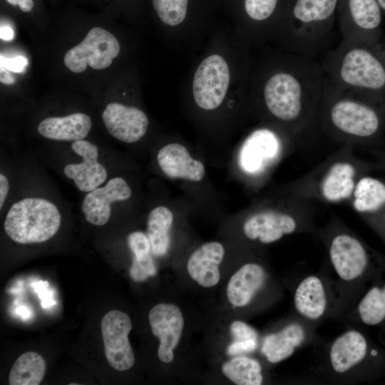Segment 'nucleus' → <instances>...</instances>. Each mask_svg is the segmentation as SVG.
Here are the masks:
<instances>
[{
    "mask_svg": "<svg viewBox=\"0 0 385 385\" xmlns=\"http://www.w3.org/2000/svg\"><path fill=\"white\" fill-rule=\"evenodd\" d=\"M279 66L264 82L262 101L272 117L301 139L318 131L324 74L316 58L291 52Z\"/></svg>",
    "mask_w": 385,
    "mask_h": 385,
    "instance_id": "obj_1",
    "label": "nucleus"
},
{
    "mask_svg": "<svg viewBox=\"0 0 385 385\" xmlns=\"http://www.w3.org/2000/svg\"><path fill=\"white\" fill-rule=\"evenodd\" d=\"M317 128L342 145H374L385 134V106L360 93L337 89L324 79Z\"/></svg>",
    "mask_w": 385,
    "mask_h": 385,
    "instance_id": "obj_2",
    "label": "nucleus"
},
{
    "mask_svg": "<svg viewBox=\"0 0 385 385\" xmlns=\"http://www.w3.org/2000/svg\"><path fill=\"white\" fill-rule=\"evenodd\" d=\"M325 82L351 91L385 106V41L341 43L319 61Z\"/></svg>",
    "mask_w": 385,
    "mask_h": 385,
    "instance_id": "obj_3",
    "label": "nucleus"
},
{
    "mask_svg": "<svg viewBox=\"0 0 385 385\" xmlns=\"http://www.w3.org/2000/svg\"><path fill=\"white\" fill-rule=\"evenodd\" d=\"M351 145L344 144L285 188L287 197L337 205L349 202L357 180L380 169L376 161L359 158Z\"/></svg>",
    "mask_w": 385,
    "mask_h": 385,
    "instance_id": "obj_4",
    "label": "nucleus"
},
{
    "mask_svg": "<svg viewBox=\"0 0 385 385\" xmlns=\"http://www.w3.org/2000/svg\"><path fill=\"white\" fill-rule=\"evenodd\" d=\"M339 0H287L277 24L287 52L314 58L329 48Z\"/></svg>",
    "mask_w": 385,
    "mask_h": 385,
    "instance_id": "obj_5",
    "label": "nucleus"
},
{
    "mask_svg": "<svg viewBox=\"0 0 385 385\" xmlns=\"http://www.w3.org/2000/svg\"><path fill=\"white\" fill-rule=\"evenodd\" d=\"M61 223V216L55 204L43 198L27 197L11 205L4 229L17 243H41L54 236Z\"/></svg>",
    "mask_w": 385,
    "mask_h": 385,
    "instance_id": "obj_6",
    "label": "nucleus"
},
{
    "mask_svg": "<svg viewBox=\"0 0 385 385\" xmlns=\"http://www.w3.org/2000/svg\"><path fill=\"white\" fill-rule=\"evenodd\" d=\"M299 140L290 130L282 135L268 128L256 129L242 145L238 155L239 165L248 176L262 178L296 147Z\"/></svg>",
    "mask_w": 385,
    "mask_h": 385,
    "instance_id": "obj_7",
    "label": "nucleus"
},
{
    "mask_svg": "<svg viewBox=\"0 0 385 385\" xmlns=\"http://www.w3.org/2000/svg\"><path fill=\"white\" fill-rule=\"evenodd\" d=\"M383 12L377 0H339L342 41L372 43L383 40Z\"/></svg>",
    "mask_w": 385,
    "mask_h": 385,
    "instance_id": "obj_8",
    "label": "nucleus"
},
{
    "mask_svg": "<svg viewBox=\"0 0 385 385\" xmlns=\"http://www.w3.org/2000/svg\"><path fill=\"white\" fill-rule=\"evenodd\" d=\"M325 232L329 259L337 275L344 281L360 277L369 261L364 244L336 217L329 222Z\"/></svg>",
    "mask_w": 385,
    "mask_h": 385,
    "instance_id": "obj_9",
    "label": "nucleus"
},
{
    "mask_svg": "<svg viewBox=\"0 0 385 385\" xmlns=\"http://www.w3.org/2000/svg\"><path fill=\"white\" fill-rule=\"evenodd\" d=\"M120 52L116 38L101 28L91 29L84 39L65 54V66L72 72H83L87 65L93 69L108 68Z\"/></svg>",
    "mask_w": 385,
    "mask_h": 385,
    "instance_id": "obj_10",
    "label": "nucleus"
},
{
    "mask_svg": "<svg viewBox=\"0 0 385 385\" xmlns=\"http://www.w3.org/2000/svg\"><path fill=\"white\" fill-rule=\"evenodd\" d=\"M230 69L225 60L213 54L198 66L192 81L196 104L204 110H213L222 103L230 84Z\"/></svg>",
    "mask_w": 385,
    "mask_h": 385,
    "instance_id": "obj_11",
    "label": "nucleus"
},
{
    "mask_svg": "<svg viewBox=\"0 0 385 385\" xmlns=\"http://www.w3.org/2000/svg\"><path fill=\"white\" fill-rule=\"evenodd\" d=\"M132 327L129 316L119 310L108 312L101 320L105 356L117 371H125L134 365V352L128 339Z\"/></svg>",
    "mask_w": 385,
    "mask_h": 385,
    "instance_id": "obj_12",
    "label": "nucleus"
},
{
    "mask_svg": "<svg viewBox=\"0 0 385 385\" xmlns=\"http://www.w3.org/2000/svg\"><path fill=\"white\" fill-rule=\"evenodd\" d=\"M148 319L153 334L160 340L159 359L164 363L171 362L184 326L180 308L173 304H158L150 309Z\"/></svg>",
    "mask_w": 385,
    "mask_h": 385,
    "instance_id": "obj_13",
    "label": "nucleus"
},
{
    "mask_svg": "<svg viewBox=\"0 0 385 385\" xmlns=\"http://www.w3.org/2000/svg\"><path fill=\"white\" fill-rule=\"evenodd\" d=\"M132 190L120 177L113 178L106 185L88 192L83 200L81 211L86 220L93 225L107 223L111 215V205L113 202L128 200Z\"/></svg>",
    "mask_w": 385,
    "mask_h": 385,
    "instance_id": "obj_14",
    "label": "nucleus"
},
{
    "mask_svg": "<svg viewBox=\"0 0 385 385\" xmlns=\"http://www.w3.org/2000/svg\"><path fill=\"white\" fill-rule=\"evenodd\" d=\"M71 149L82 158V161L66 165L65 175L73 180L82 192H88L103 184L107 178V171L98 162V147L83 139L73 141Z\"/></svg>",
    "mask_w": 385,
    "mask_h": 385,
    "instance_id": "obj_15",
    "label": "nucleus"
},
{
    "mask_svg": "<svg viewBox=\"0 0 385 385\" xmlns=\"http://www.w3.org/2000/svg\"><path fill=\"white\" fill-rule=\"evenodd\" d=\"M102 119L108 132L115 138L124 143H135L146 133L148 118L138 108L119 103L108 104L103 112Z\"/></svg>",
    "mask_w": 385,
    "mask_h": 385,
    "instance_id": "obj_16",
    "label": "nucleus"
},
{
    "mask_svg": "<svg viewBox=\"0 0 385 385\" xmlns=\"http://www.w3.org/2000/svg\"><path fill=\"white\" fill-rule=\"evenodd\" d=\"M157 160L163 173L170 178L197 182L205 176L202 163L193 159L188 149L179 143H170L160 148Z\"/></svg>",
    "mask_w": 385,
    "mask_h": 385,
    "instance_id": "obj_17",
    "label": "nucleus"
},
{
    "mask_svg": "<svg viewBox=\"0 0 385 385\" xmlns=\"http://www.w3.org/2000/svg\"><path fill=\"white\" fill-rule=\"evenodd\" d=\"M224 253L225 249L220 242L202 245L188 260L187 269L190 277L204 287L216 285L220 279L219 265Z\"/></svg>",
    "mask_w": 385,
    "mask_h": 385,
    "instance_id": "obj_18",
    "label": "nucleus"
},
{
    "mask_svg": "<svg viewBox=\"0 0 385 385\" xmlns=\"http://www.w3.org/2000/svg\"><path fill=\"white\" fill-rule=\"evenodd\" d=\"M367 342L356 330L347 331L339 336L331 346L329 360L332 368L338 374L347 372L366 356Z\"/></svg>",
    "mask_w": 385,
    "mask_h": 385,
    "instance_id": "obj_19",
    "label": "nucleus"
},
{
    "mask_svg": "<svg viewBox=\"0 0 385 385\" xmlns=\"http://www.w3.org/2000/svg\"><path fill=\"white\" fill-rule=\"evenodd\" d=\"M349 202L362 217L371 216L385 210V179L369 173L356 182Z\"/></svg>",
    "mask_w": 385,
    "mask_h": 385,
    "instance_id": "obj_20",
    "label": "nucleus"
},
{
    "mask_svg": "<svg viewBox=\"0 0 385 385\" xmlns=\"http://www.w3.org/2000/svg\"><path fill=\"white\" fill-rule=\"evenodd\" d=\"M266 281V273L262 266L247 263L242 266L230 278L227 295L235 307L248 304Z\"/></svg>",
    "mask_w": 385,
    "mask_h": 385,
    "instance_id": "obj_21",
    "label": "nucleus"
},
{
    "mask_svg": "<svg viewBox=\"0 0 385 385\" xmlns=\"http://www.w3.org/2000/svg\"><path fill=\"white\" fill-rule=\"evenodd\" d=\"M91 126L89 115L83 113H74L63 117L46 118L38 124L37 130L46 138L76 141L84 139Z\"/></svg>",
    "mask_w": 385,
    "mask_h": 385,
    "instance_id": "obj_22",
    "label": "nucleus"
},
{
    "mask_svg": "<svg viewBox=\"0 0 385 385\" xmlns=\"http://www.w3.org/2000/svg\"><path fill=\"white\" fill-rule=\"evenodd\" d=\"M294 304L297 312L303 317L312 320L320 319L327 306L322 280L313 275L304 278L295 290Z\"/></svg>",
    "mask_w": 385,
    "mask_h": 385,
    "instance_id": "obj_23",
    "label": "nucleus"
},
{
    "mask_svg": "<svg viewBox=\"0 0 385 385\" xmlns=\"http://www.w3.org/2000/svg\"><path fill=\"white\" fill-rule=\"evenodd\" d=\"M305 336V330L301 324L292 323L279 332L265 337L262 351L270 363H279L294 354L304 342Z\"/></svg>",
    "mask_w": 385,
    "mask_h": 385,
    "instance_id": "obj_24",
    "label": "nucleus"
},
{
    "mask_svg": "<svg viewBox=\"0 0 385 385\" xmlns=\"http://www.w3.org/2000/svg\"><path fill=\"white\" fill-rule=\"evenodd\" d=\"M128 247L133 255L129 272L135 282H142L156 274V266L149 239L143 232H133L127 238Z\"/></svg>",
    "mask_w": 385,
    "mask_h": 385,
    "instance_id": "obj_25",
    "label": "nucleus"
},
{
    "mask_svg": "<svg viewBox=\"0 0 385 385\" xmlns=\"http://www.w3.org/2000/svg\"><path fill=\"white\" fill-rule=\"evenodd\" d=\"M173 222V214L165 206L156 207L150 212L147 220V236L153 255L162 257L168 252Z\"/></svg>",
    "mask_w": 385,
    "mask_h": 385,
    "instance_id": "obj_26",
    "label": "nucleus"
},
{
    "mask_svg": "<svg viewBox=\"0 0 385 385\" xmlns=\"http://www.w3.org/2000/svg\"><path fill=\"white\" fill-rule=\"evenodd\" d=\"M46 362L38 353L22 354L13 364L9 375L10 385H38L46 372Z\"/></svg>",
    "mask_w": 385,
    "mask_h": 385,
    "instance_id": "obj_27",
    "label": "nucleus"
},
{
    "mask_svg": "<svg viewBox=\"0 0 385 385\" xmlns=\"http://www.w3.org/2000/svg\"><path fill=\"white\" fill-rule=\"evenodd\" d=\"M225 376L237 385H260L262 383V367L256 359L247 356L235 357L222 367Z\"/></svg>",
    "mask_w": 385,
    "mask_h": 385,
    "instance_id": "obj_28",
    "label": "nucleus"
},
{
    "mask_svg": "<svg viewBox=\"0 0 385 385\" xmlns=\"http://www.w3.org/2000/svg\"><path fill=\"white\" fill-rule=\"evenodd\" d=\"M287 0H240L243 15L256 24L277 23L282 16Z\"/></svg>",
    "mask_w": 385,
    "mask_h": 385,
    "instance_id": "obj_29",
    "label": "nucleus"
},
{
    "mask_svg": "<svg viewBox=\"0 0 385 385\" xmlns=\"http://www.w3.org/2000/svg\"><path fill=\"white\" fill-rule=\"evenodd\" d=\"M359 317L367 325H376L385 319V286L374 287L360 301L358 306Z\"/></svg>",
    "mask_w": 385,
    "mask_h": 385,
    "instance_id": "obj_30",
    "label": "nucleus"
},
{
    "mask_svg": "<svg viewBox=\"0 0 385 385\" xmlns=\"http://www.w3.org/2000/svg\"><path fill=\"white\" fill-rule=\"evenodd\" d=\"M189 4L190 0H152L158 18L171 26L184 21L188 13Z\"/></svg>",
    "mask_w": 385,
    "mask_h": 385,
    "instance_id": "obj_31",
    "label": "nucleus"
},
{
    "mask_svg": "<svg viewBox=\"0 0 385 385\" xmlns=\"http://www.w3.org/2000/svg\"><path fill=\"white\" fill-rule=\"evenodd\" d=\"M230 332L235 341L257 340V332L250 326L241 321H235L230 325Z\"/></svg>",
    "mask_w": 385,
    "mask_h": 385,
    "instance_id": "obj_32",
    "label": "nucleus"
},
{
    "mask_svg": "<svg viewBox=\"0 0 385 385\" xmlns=\"http://www.w3.org/2000/svg\"><path fill=\"white\" fill-rule=\"evenodd\" d=\"M0 59L1 66H4L9 71L15 73H22L25 71L28 64L27 58L22 56L8 58L1 55Z\"/></svg>",
    "mask_w": 385,
    "mask_h": 385,
    "instance_id": "obj_33",
    "label": "nucleus"
},
{
    "mask_svg": "<svg viewBox=\"0 0 385 385\" xmlns=\"http://www.w3.org/2000/svg\"><path fill=\"white\" fill-rule=\"evenodd\" d=\"M257 346V340L248 341H235L231 344L228 349L227 353L230 355L241 354L253 351Z\"/></svg>",
    "mask_w": 385,
    "mask_h": 385,
    "instance_id": "obj_34",
    "label": "nucleus"
},
{
    "mask_svg": "<svg viewBox=\"0 0 385 385\" xmlns=\"http://www.w3.org/2000/svg\"><path fill=\"white\" fill-rule=\"evenodd\" d=\"M363 217L367 222L385 236V210L374 215Z\"/></svg>",
    "mask_w": 385,
    "mask_h": 385,
    "instance_id": "obj_35",
    "label": "nucleus"
},
{
    "mask_svg": "<svg viewBox=\"0 0 385 385\" xmlns=\"http://www.w3.org/2000/svg\"><path fill=\"white\" fill-rule=\"evenodd\" d=\"M9 190V184L7 178L2 173L0 174V209L2 208L7 197Z\"/></svg>",
    "mask_w": 385,
    "mask_h": 385,
    "instance_id": "obj_36",
    "label": "nucleus"
},
{
    "mask_svg": "<svg viewBox=\"0 0 385 385\" xmlns=\"http://www.w3.org/2000/svg\"><path fill=\"white\" fill-rule=\"evenodd\" d=\"M7 3L14 6H18L21 11L25 13L31 11L34 6L33 0H6Z\"/></svg>",
    "mask_w": 385,
    "mask_h": 385,
    "instance_id": "obj_37",
    "label": "nucleus"
},
{
    "mask_svg": "<svg viewBox=\"0 0 385 385\" xmlns=\"http://www.w3.org/2000/svg\"><path fill=\"white\" fill-rule=\"evenodd\" d=\"M0 81L1 83L5 84H12L14 83L15 79L13 76L11 74L10 71L6 68L3 66H0Z\"/></svg>",
    "mask_w": 385,
    "mask_h": 385,
    "instance_id": "obj_38",
    "label": "nucleus"
},
{
    "mask_svg": "<svg viewBox=\"0 0 385 385\" xmlns=\"http://www.w3.org/2000/svg\"><path fill=\"white\" fill-rule=\"evenodd\" d=\"M0 37L2 40L9 41L14 37L13 29L9 26H1L0 29Z\"/></svg>",
    "mask_w": 385,
    "mask_h": 385,
    "instance_id": "obj_39",
    "label": "nucleus"
},
{
    "mask_svg": "<svg viewBox=\"0 0 385 385\" xmlns=\"http://www.w3.org/2000/svg\"><path fill=\"white\" fill-rule=\"evenodd\" d=\"M371 153L375 156L380 169L385 170V150H372Z\"/></svg>",
    "mask_w": 385,
    "mask_h": 385,
    "instance_id": "obj_40",
    "label": "nucleus"
},
{
    "mask_svg": "<svg viewBox=\"0 0 385 385\" xmlns=\"http://www.w3.org/2000/svg\"><path fill=\"white\" fill-rule=\"evenodd\" d=\"M377 1L383 12L384 18H385V0H377Z\"/></svg>",
    "mask_w": 385,
    "mask_h": 385,
    "instance_id": "obj_41",
    "label": "nucleus"
}]
</instances>
